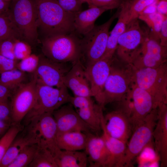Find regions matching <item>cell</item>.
<instances>
[{"instance_id": "cell-25", "label": "cell", "mask_w": 167, "mask_h": 167, "mask_svg": "<svg viewBox=\"0 0 167 167\" xmlns=\"http://www.w3.org/2000/svg\"><path fill=\"white\" fill-rule=\"evenodd\" d=\"M88 133L77 131L57 133V142L58 146L60 149L62 150H84Z\"/></svg>"}, {"instance_id": "cell-39", "label": "cell", "mask_w": 167, "mask_h": 167, "mask_svg": "<svg viewBox=\"0 0 167 167\" xmlns=\"http://www.w3.org/2000/svg\"><path fill=\"white\" fill-rule=\"evenodd\" d=\"M126 0H90L89 7H105L109 10L120 7Z\"/></svg>"}, {"instance_id": "cell-34", "label": "cell", "mask_w": 167, "mask_h": 167, "mask_svg": "<svg viewBox=\"0 0 167 167\" xmlns=\"http://www.w3.org/2000/svg\"><path fill=\"white\" fill-rule=\"evenodd\" d=\"M165 16L156 11L148 14H140L138 19L145 22L152 29L151 32L159 39L160 31Z\"/></svg>"}, {"instance_id": "cell-30", "label": "cell", "mask_w": 167, "mask_h": 167, "mask_svg": "<svg viewBox=\"0 0 167 167\" xmlns=\"http://www.w3.org/2000/svg\"><path fill=\"white\" fill-rule=\"evenodd\" d=\"M38 147L32 144L25 147L8 167H27L32 162Z\"/></svg>"}, {"instance_id": "cell-51", "label": "cell", "mask_w": 167, "mask_h": 167, "mask_svg": "<svg viewBox=\"0 0 167 167\" xmlns=\"http://www.w3.org/2000/svg\"><path fill=\"white\" fill-rule=\"evenodd\" d=\"M7 2H11L14 0H3Z\"/></svg>"}, {"instance_id": "cell-49", "label": "cell", "mask_w": 167, "mask_h": 167, "mask_svg": "<svg viewBox=\"0 0 167 167\" xmlns=\"http://www.w3.org/2000/svg\"><path fill=\"white\" fill-rule=\"evenodd\" d=\"M7 131H5L0 127V138L3 136Z\"/></svg>"}, {"instance_id": "cell-44", "label": "cell", "mask_w": 167, "mask_h": 167, "mask_svg": "<svg viewBox=\"0 0 167 167\" xmlns=\"http://www.w3.org/2000/svg\"><path fill=\"white\" fill-rule=\"evenodd\" d=\"M156 11L162 15H167V0H159L157 5Z\"/></svg>"}, {"instance_id": "cell-20", "label": "cell", "mask_w": 167, "mask_h": 167, "mask_svg": "<svg viewBox=\"0 0 167 167\" xmlns=\"http://www.w3.org/2000/svg\"><path fill=\"white\" fill-rule=\"evenodd\" d=\"M157 120L152 135L155 149L159 156L161 167L167 166V105L162 104L157 108Z\"/></svg>"}, {"instance_id": "cell-35", "label": "cell", "mask_w": 167, "mask_h": 167, "mask_svg": "<svg viewBox=\"0 0 167 167\" xmlns=\"http://www.w3.org/2000/svg\"><path fill=\"white\" fill-rule=\"evenodd\" d=\"M156 0H133L130 1L128 15V23L138 19L140 14L147 6Z\"/></svg>"}, {"instance_id": "cell-10", "label": "cell", "mask_w": 167, "mask_h": 167, "mask_svg": "<svg viewBox=\"0 0 167 167\" xmlns=\"http://www.w3.org/2000/svg\"><path fill=\"white\" fill-rule=\"evenodd\" d=\"M157 120L156 108L135 128L127 143L122 167H132L137 156L153 140V133Z\"/></svg>"}, {"instance_id": "cell-21", "label": "cell", "mask_w": 167, "mask_h": 167, "mask_svg": "<svg viewBox=\"0 0 167 167\" xmlns=\"http://www.w3.org/2000/svg\"><path fill=\"white\" fill-rule=\"evenodd\" d=\"M84 150L90 167H106L109 154L102 135L100 136L88 133Z\"/></svg>"}, {"instance_id": "cell-11", "label": "cell", "mask_w": 167, "mask_h": 167, "mask_svg": "<svg viewBox=\"0 0 167 167\" xmlns=\"http://www.w3.org/2000/svg\"><path fill=\"white\" fill-rule=\"evenodd\" d=\"M149 32L141 28L138 19L127 24L118 40L116 51L123 62L132 63L140 53Z\"/></svg>"}, {"instance_id": "cell-50", "label": "cell", "mask_w": 167, "mask_h": 167, "mask_svg": "<svg viewBox=\"0 0 167 167\" xmlns=\"http://www.w3.org/2000/svg\"><path fill=\"white\" fill-rule=\"evenodd\" d=\"M83 3L86 2L88 5V6L90 5V0H80Z\"/></svg>"}, {"instance_id": "cell-23", "label": "cell", "mask_w": 167, "mask_h": 167, "mask_svg": "<svg viewBox=\"0 0 167 167\" xmlns=\"http://www.w3.org/2000/svg\"><path fill=\"white\" fill-rule=\"evenodd\" d=\"M109 9L105 7L92 6L83 11L74 13V26L75 32L84 35L95 26V22L102 13Z\"/></svg>"}, {"instance_id": "cell-40", "label": "cell", "mask_w": 167, "mask_h": 167, "mask_svg": "<svg viewBox=\"0 0 167 167\" xmlns=\"http://www.w3.org/2000/svg\"><path fill=\"white\" fill-rule=\"evenodd\" d=\"M66 10L75 13L81 10L82 4L80 0H54Z\"/></svg>"}, {"instance_id": "cell-18", "label": "cell", "mask_w": 167, "mask_h": 167, "mask_svg": "<svg viewBox=\"0 0 167 167\" xmlns=\"http://www.w3.org/2000/svg\"><path fill=\"white\" fill-rule=\"evenodd\" d=\"M52 114L56 124L57 133L75 131L86 133L94 132L80 118L71 104L62 106Z\"/></svg>"}, {"instance_id": "cell-27", "label": "cell", "mask_w": 167, "mask_h": 167, "mask_svg": "<svg viewBox=\"0 0 167 167\" xmlns=\"http://www.w3.org/2000/svg\"><path fill=\"white\" fill-rule=\"evenodd\" d=\"M32 144L23 130L11 143L0 163V167H8L25 147Z\"/></svg>"}, {"instance_id": "cell-4", "label": "cell", "mask_w": 167, "mask_h": 167, "mask_svg": "<svg viewBox=\"0 0 167 167\" xmlns=\"http://www.w3.org/2000/svg\"><path fill=\"white\" fill-rule=\"evenodd\" d=\"M132 83L148 92L157 107L167 104V63L156 68L134 67Z\"/></svg>"}, {"instance_id": "cell-31", "label": "cell", "mask_w": 167, "mask_h": 167, "mask_svg": "<svg viewBox=\"0 0 167 167\" xmlns=\"http://www.w3.org/2000/svg\"><path fill=\"white\" fill-rule=\"evenodd\" d=\"M28 167H58L50 152L47 149L39 147Z\"/></svg>"}, {"instance_id": "cell-33", "label": "cell", "mask_w": 167, "mask_h": 167, "mask_svg": "<svg viewBox=\"0 0 167 167\" xmlns=\"http://www.w3.org/2000/svg\"><path fill=\"white\" fill-rule=\"evenodd\" d=\"M12 38L21 39L7 13L0 14V41Z\"/></svg>"}, {"instance_id": "cell-47", "label": "cell", "mask_w": 167, "mask_h": 167, "mask_svg": "<svg viewBox=\"0 0 167 167\" xmlns=\"http://www.w3.org/2000/svg\"><path fill=\"white\" fill-rule=\"evenodd\" d=\"M10 4L3 0H0V14H6L8 11Z\"/></svg>"}, {"instance_id": "cell-38", "label": "cell", "mask_w": 167, "mask_h": 167, "mask_svg": "<svg viewBox=\"0 0 167 167\" xmlns=\"http://www.w3.org/2000/svg\"><path fill=\"white\" fill-rule=\"evenodd\" d=\"M18 39L16 38H9L0 41V55L7 58L15 59L13 54L15 43Z\"/></svg>"}, {"instance_id": "cell-15", "label": "cell", "mask_w": 167, "mask_h": 167, "mask_svg": "<svg viewBox=\"0 0 167 167\" xmlns=\"http://www.w3.org/2000/svg\"><path fill=\"white\" fill-rule=\"evenodd\" d=\"M101 125L110 136L126 143L133 131L129 117L120 108L104 116Z\"/></svg>"}, {"instance_id": "cell-43", "label": "cell", "mask_w": 167, "mask_h": 167, "mask_svg": "<svg viewBox=\"0 0 167 167\" xmlns=\"http://www.w3.org/2000/svg\"><path fill=\"white\" fill-rule=\"evenodd\" d=\"M160 43L161 45L167 47V15H165L159 34Z\"/></svg>"}, {"instance_id": "cell-32", "label": "cell", "mask_w": 167, "mask_h": 167, "mask_svg": "<svg viewBox=\"0 0 167 167\" xmlns=\"http://www.w3.org/2000/svg\"><path fill=\"white\" fill-rule=\"evenodd\" d=\"M24 128L22 124L12 125L0 138V163L14 139Z\"/></svg>"}, {"instance_id": "cell-3", "label": "cell", "mask_w": 167, "mask_h": 167, "mask_svg": "<svg viewBox=\"0 0 167 167\" xmlns=\"http://www.w3.org/2000/svg\"><path fill=\"white\" fill-rule=\"evenodd\" d=\"M7 14L21 39L30 45L38 37L37 15L34 0H14L10 3Z\"/></svg>"}, {"instance_id": "cell-12", "label": "cell", "mask_w": 167, "mask_h": 167, "mask_svg": "<svg viewBox=\"0 0 167 167\" xmlns=\"http://www.w3.org/2000/svg\"><path fill=\"white\" fill-rule=\"evenodd\" d=\"M37 80L33 76L29 82L21 85L11 94L10 101L11 125H20L35 103Z\"/></svg>"}, {"instance_id": "cell-5", "label": "cell", "mask_w": 167, "mask_h": 167, "mask_svg": "<svg viewBox=\"0 0 167 167\" xmlns=\"http://www.w3.org/2000/svg\"><path fill=\"white\" fill-rule=\"evenodd\" d=\"M23 130L32 144L47 149L54 157L60 150L57 143V128L52 113H45L33 118Z\"/></svg>"}, {"instance_id": "cell-1", "label": "cell", "mask_w": 167, "mask_h": 167, "mask_svg": "<svg viewBox=\"0 0 167 167\" xmlns=\"http://www.w3.org/2000/svg\"><path fill=\"white\" fill-rule=\"evenodd\" d=\"M37 12L38 31L43 38L75 32L74 13L61 7L54 0H34Z\"/></svg>"}, {"instance_id": "cell-16", "label": "cell", "mask_w": 167, "mask_h": 167, "mask_svg": "<svg viewBox=\"0 0 167 167\" xmlns=\"http://www.w3.org/2000/svg\"><path fill=\"white\" fill-rule=\"evenodd\" d=\"M69 103L80 118L92 128L94 132L102 130L103 108L98 103H95L91 97L71 96Z\"/></svg>"}, {"instance_id": "cell-14", "label": "cell", "mask_w": 167, "mask_h": 167, "mask_svg": "<svg viewBox=\"0 0 167 167\" xmlns=\"http://www.w3.org/2000/svg\"><path fill=\"white\" fill-rule=\"evenodd\" d=\"M66 63L54 62L43 54L40 56L38 66L33 74L37 82L58 88L66 87L63 79L70 67Z\"/></svg>"}, {"instance_id": "cell-7", "label": "cell", "mask_w": 167, "mask_h": 167, "mask_svg": "<svg viewBox=\"0 0 167 167\" xmlns=\"http://www.w3.org/2000/svg\"><path fill=\"white\" fill-rule=\"evenodd\" d=\"M133 71L131 64H116L113 57L104 87L101 104L103 108L108 103L122 100L132 83Z\"/></svg>"}, {"instance_id": "cell-48", "label": "cell", "mask_w": 167, "mask_h": 167, "mask_svg": "<svg viewBox=\"0 0 167 167\" xmlns=\"http://www.w3.org/2000/svg\"><path fill=\"white\" fill-rule=\"evenodd\" d=\"M11 125L0 118V127L7 131Z\"/></svg>"}, {"instance_id": "cell-6", "label": "cell", "mask_w": 167, "mask_h": 167, "mask_svg": "<svg viewBox=\"0 0 167 167\" xmlns=\"http://www.w3.org/2000/svg\"><path fill=\"white\" fill-rule=\"evenodd\" d=\"M71 96L66 87L58 88L37 81L36 98L34 104L25 116L22 124L24 126L33 118L46 113H52L69 102Z\"/></svg>"}, {"instance_id": "cell-37", "label": "cell", "mask_w": 167, "mask_h": 167, "mask_svg": "<svg viewBox=\"0 0 167 167\" xmlns=\"http://www.w3.org/2000/svg\"><path fill=\"white\" fill-rule=\"evenodd\" d=\"M31 54L30 45L25 41L18 39L15 41L13 49L15 60H20Z\"/></svg>"}, {"instance_id": "cell-8", "label": "cell", "mask_w": 167, "mask_h": 167, "mask_svg": "<svg viewBox=\"0 0 167 167\" xmlns=\"http://www.w3.org/2000/svg\"><path fill=\"white\" fill-rule=\"evenodd\" d=\"M119 102L121 106L120 108L130 118L133 131L153 109L157 108L151 95L133 83Z\"/></svg>"}, {"instance_id": "cell-42", "label": "cell", "mask_w": 167, "mask_h": 167, "mask_svg": "<svg viewBox=\"0 0 167 167\" xmlns=\"http://www.w3.org/2000/svg\"><path fill=\"white\" fill-rule=\"evenodd\" d=\"M17 60L7 58L0 55V74L16 68Z\"/></svg>"}, {"instance_id": "cell-29", "label": "cell", "mask_w": 167, "mask_h": 167, "mask_svg": "<svg viewBox=\"0 0 167 167\" xmlns=\"http://www.w3.org/2000/svg\"><path fill=\"white\" fill-rule=\"evenodd\" d=\"M26 73L16 68L3 72L0 74V84L11 91L16 90L24 83Z\"/></svg>"}, {"instance_id": "cell-17", "label": "cell", "mask_w": 167, "mask_h": 167, "mask_svg": "<svg viewBox=\"0 0 167 167\" xmlns=\"http://www.w3.org/2000/svg\"><path fill=\"white\" fill-rule=\"evenodd\" d=\"M113 58L101 59L85 67V73L89 81L92 97L101 106L104 87L109 75Z\"/></svg>"}, {"instance_id": "cell-2", "label": "cell", "mask_w": 167, "mask_h": 167, "mask_svg": "<svg viewBox=\"0 0 167 167\" xmlns=\"http://www.w3.org/2000/svg\"><path fill=\"white\" fill-rule=\"evenodd\" d=\"M75 32L43 37L41 40L43 54L58 63H72L81 58V39Z\"/></svg>"}, {"instance_id": "cell-19", "label": "cell", "mask_w": 167, "mask_h": 167, "mask_svg": "<svg viewBox=\"0 0 167 167\" xmlns=\"http://www.w3.org/2000/svg\"><path fill=\"white\" fill-rule=\"evenodd\" d=\"M72 64L63 77L64 86L71 90L74 96L91 97L90 85L86 75L85 67L80 60Z\"/></svg>"}, {"instance_id": "cell-26", "label": "cell", "mask_w": 167, "mask_h": 167, "mask_svg": "<svg viewBox=\"0 0 167 167\" xmlns=\"http://www.w3.org/2000/svg\"><path fill=\"white\" fill-rule=\"evenodd\" d=\"M54 157L58 167H86L88 164L84 151L60 149Z\"/></svg>"}, {"instance_id": "cell-28", "label": "cell", "mask_w": 167, "mask_h": 167, "mask_svg": "<svg viewBox=\"0 0 167 167\" xmlns=\"http://www.w3.org/2000/svg\"><path fill=\"white\" fill-rule=\"evenodd\" d=\"M140 167H159L160 159L154 146L153 140L141 151L135 159Z\"/></svg>"}, {"instance_id": "cell-36", "label": "cell", "mask_w": 167, "mask_h": 167, "mask_svg": "<svg viewBox=\"0 0 167 167\" xmlns=\"http://www.w3.org/2000/svg\"><path fill=\"white\" fill-rule=\"evenodd\" d=\"M40 56L31 54L18 62L16 68L25 73H34L39 64Z\"/></svg>"}, {"instance_id": "cell-13", "label": "cell", "mask_w": 167, "mask_h": 167, "mask_svg": "<svg viewBox=\"0 0 167 167\" xmlns=\"http://www.w3.org/2000/svg\"><path fill=\"white\" fill-rule=\"evenodd\" d=\"M167 47L161 45L159 39L149 32L141 51L132 63L135 68H156L167 63Z\"/></svg>"}, {"instance_id": "cell-46", "label": "cell", "mask_w": 167, "mask_h": 167, "mask_svg": "<svg viewBox=\"0 0 167 167\" xmlns=\"http://www.w3.org/2000/svg\"><path fill=\"white\" fill-rule=\"evenodd\" d=\"M11 94V91L0 84V99H8Z\"/></svg>"}, {"instance_id": "cell-9", "label": "cell", "mask_w": 167, "mask_h": 167, "mask_svg": "<svg viewBox=\"0 0 167 167\" xmlns=\"http://www.w3.org/2000/svg\"><path fill=\"white\" fill-rule=\"evenodd\" d=\"M118 14L117 12L104 23L95 26L81 39V57L84 58L85 61L86 67L99 60L104 55L109 34L110 27Z\"/></svg>"}, {"instance_id": "cell-41", "label": "cell", "mask_w": 167, "mask_h": 167, "mask_svg": "<svg viewBox=\"0 0 167 167\" xmlns=\"http://www.w3.org/2000/svg\"><path fill=\"white\" fill-rule=\"evenodd\" d=\"M0 118L11 125V108L8 99H0Z\"/></svg>"}, {"instance_id": "cell-45", "label": "cell", "mask_w": 167, "mask_h": 167, "mask_svg": "<svg viewBox=\"0 0 167 167\" xmlns=\"http://www.w3.org/2000/svg\"><path fill=\"white\" fill-rule=\"evenodd\" d=\"M159 1V0H156L154 2L147 6L140 15L148 14L156 12L157 5Z\"/></svg>"}, {"instance_id": "cell-22", "label": "cell", "mask_w": 167, "mask_h": 167, "mask_svg": "<svg viewBox=\"0 0 167 167\" xmlns=\"http://www.w3.org/2000/svg\"><path fill=\"white\" fill-rule=\"evenodd\" d=\"M130 1L126 0L120 7L118 21L112 30L108 39L105 52L101 59L112 58L116 52L118 40L124 31L128 23V11Z\"/></svg>"}, {"instance_id": "cell-24", "label": "cell", "mask_w": 167, "mask_h": 167, "mask_svg": "<svg viewBox=\"0 0 167 167\" xmlns=\"http://www.w3.org/2000/svg\"><path fill=\"white\" fill-rule=\"evenodd\" d=\"M101 129L109 154L106 167H122L127 143L110 136L102 126Z\"/></svg>"}]
</instances>
